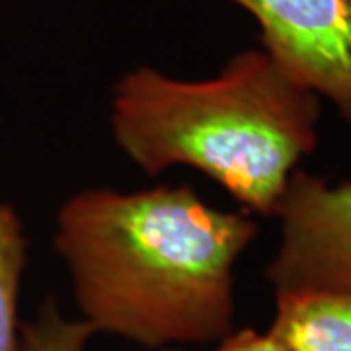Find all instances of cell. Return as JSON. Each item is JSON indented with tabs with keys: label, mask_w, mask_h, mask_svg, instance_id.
Returning a JSON list of instances; mask_svg holds the SVG:
<instances>
[{
	"label": "cell",
	"mask_w": 351,
	"mask_h": 351,
	"mask_svg": "<svg viewBox=\"0 0 351 351\" xmlns=\"http://www.w3.org/2000/svg\"><path fill=\"white\" fill-rule=\"evenodd\" d=\"M258 237L191 186L82 189L57 213L55 250L82 320L152 350L230 334L234 263Z\"/></svg>",
	"instance_id": "obj_1"
},
{
	"label": "cell",
	"mask_w": 351,
	"mask_h": 351,
	"mask_svg": "<svg viewBox=\"0 0 351 351\" xmlns=\"http://www.w3.org/2000/svg\"><path fill=\"white\" fill-rule=\"evenodd\" d=\"M320 113V98L267 51H244L205 80L129 71L113 86L110 123L143 172L195 168L248 211L276 217L289 178L318 145Z\"/></svg>",
	"instance_id": "obj_2"
},
{
	"label": "cell",
	"mask_w": 351,
	"mask_h": 351,
	"mask_svg": "<svg viewBox=\"0 0 351 351\" xmlns=\"http://www.w3.org/2000/svg\"><path fill=\"white\" fill-rule=\"evenodd\" d=\"M276 217L281 242L265 269L274 293H351V182L295 170Z\"/></svg>",
	"instance_id": "obj_3"
},
{
	"label": "cell",
	"mask_w": 351,
	"mask_h": 351,
	"mask_svg": "<svg viewBox=\"0 0 351 351\" xmlns=\"http://www.w3.org/2000/svg\"><path fill=\"white\" fill-rule=\"evenodd\" d=\"M258 20L263 51L351 125V0H232Z\"/></svg>",
	"instance_id": "obj_4"
},
{
	"label": "cell",
	"mask_w": 351,
	"mask_h": 351,
	"mask_svg": "<svg viewBox=\"0 0 351 351\" xmlns=\"http://www.w3.org/2000/svg\"><path fill=\"white\" fill-rule=\"evenodd\" d=\"M276 302L267 334L283 351H351V293H283Z\"/></svg>",
	"instance_id": "obj_5"
},
{
	"label": "cell",
	"mask_w": 351,
	"mask_h": 351,
	"mask_svg": "<svg viewBox=\"0 0 351 351\" xmlns=\"http://www.w3.org/2000/svg\"><path fill=\"white\" fill-rule=\"evenodd\" d=\"M27 240L24 225L10 203L0 195V351H16L20 338V291Z\"/></svg>",
	"instance_id": "obj_6"
},
{
	"label": "cell",
	"mask_w": 351,
	"mask_h": 351,
	"mask_svg": "<svg viewBox=\"0 0 351 351\" xmlns=\"http://www.w3.org/2000/svg\"><path fill=\"white\" fill-rule=\"evenodd\" d=\"M94 328L82 318H66L55 299H47L38 314L20 328L16 351H88Z\"/></svg>",
	"instance_id": "obj_7"
},
{
	"label": "cell",
	"mask_w": 351,
	"mask_h": 351,
	"mask_svg": "<svg viewBox=\"0 0 351 351\" xmlns=\"http://www.w3.org/2000/svg\"><path fill=\"white\" fill-rule=\"evenodd\" d=\"M160 351H176V350H160ZM213 351H283L279 348L276 339L271 338L267 332L260 334L256 330H240V332H230L228 336L221 339V346Z\"/></svg>",
	"instance_id": "obj_8"
}]
</instances>
